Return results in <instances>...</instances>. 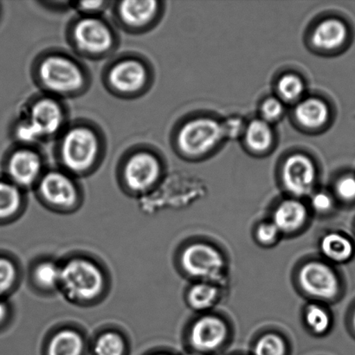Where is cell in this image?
<instances>
[{"instance_id":"cell-1","label":"cell","mask_w":355,"mask_h":355,"mask_svg":"<svg viewBox=\"0 0 355 355\" xmlns=\"http://www.w3.org/2000/svg\"><path fill=\"white\" fill-rule=\"evenodd\" d=\"M36 85L55 98H74L90 86L88 71L74 58L60 52H48L38 57L33 67Z\"/></svg>"},{"instance_id":"cell-2","label":"cell","mask_w":355,"mask_h":355,"mask_svg":"<svg viewBox=\"0 0 355 355\" xmlns=\"http://www.w3.org/2000/svg\"><path fill=\"white\" fill-rule=\"evenodd\" d=\"M104 139L94 125H69L58 138L57 157L61 168L72 176L89 175L104 159Z\"/></svg>"},{"instance_id":"cell-3","label":"cell","mask_w":355,"mask_h":355,"mask_svg":"<svg viewBox=\"0 0 355 355\" xmlns=\"http://www.w3.org/2000/svg\"><path fill=\"white\" fill-rule=\"evenodd\" d=\"M67 128V112L60 99L51 96L38 97L28 107L26 117L15 128L21 145L35 146L38 142L60 137Z\"/></svg>"},{"instance_id":"cell-4","label":"cell","mask_w":355,"mask_h":355,"mask_svg":"<svg viewBox=\"0 0 355 355\" xmlns=\"http://www.w3.org/2000/svg\"><path fill=\"white\" fill-rule=\"evenodd\" d=\"M69 44L89 60L109 58L118 47V36L103 17L78 16L68 28Z\"/></svg>"},{"instance_id":"cell-5","label":"cell","mask_w":355,"mask_h":355,"mask_svg":"<svg viewBox=\"0 0 355 355\" xmlns=\"http://www.w3.org/2000/svg\"><path fill=\"white\" fill-rule=\"evenodd\" d=\"M103 83L114 96L133 99L144 95L153 83V71L139 55H123L111 62L104 72Z\"/></svg>"},{"instance_id":"cell-6","label":"cell","mask_w":355,"mask_h":355,"mask_svg":"<svg viewBox=\"0 0 355 355\" xmlns=\"http://www.w3.org/2000/svg\"><path fill=\"white\" fill-rule=\"evenodd\" d=\"M103 276L98 267L85 259H73L61 268V284L76 300H90L103 288Z\"/></svg>"},{"instance_id":"cell-7","label":"cell","mask_w":355,"mask_h":355,"mask_svg":"<svg viewBox=\"0 0 355 355\" xmlns=\"http://www.w3.org/2000/svg\"><path fill=\"white\" fill-rule=\"evenodd\" d=\"M121 166L124 183L135 191L148 190L162 173L161 159L150 149L138 148L128 153Z\"/></svg>"},{"instance_id":"cell-8","label":"cell","mask_w":355,"mask_h":355,"mask_svg":"<svg viewBox=\"0 0 355 355\" xmlns=\"http://www.w3.org/2000/svg\"><path fill=\"white\" fill-rule=\"evenodd\" d=\"M225 137L223 125L210 118H198L181 127L177 145L184 155L197 156L214 149Z\"/></svg>"},{"instance_id":"cell-9","label":"cell","mask_w":355,"mask_h":355,"mask_svg":"<svg viewBox=\"0 0 355 355\" xmlns=\"http://www.w3.org/2000/svg\"><path fill=\"white\" fill-rule=\"evenodd\" d=\"M114 19L124 31L132 34L148 33L161 16L162 3L156 0H125L113 6Z\"/></svg>"},{"instance_id":"cell-10","label":"cell","mask_w":355,"mask_h":355,"mask_svg":"<svg viewBox=\"0 0 355 355\" xmlns=\"http://www.w3.org/2000/svg\"><path fill=\"white\" fill-rule=\"evenodd\" d=\"M44 161L34 146L20 145L6 161L9 180L19 187H28L38 183L44 175Z\"/></svg>"},{"instance_id":"cell-11","label":"cell","mask_w":355,"mask_h":355,"mask_svg":"<svg viewBox=\"0 0 355 355\" xmlns=\"http://www.w3.org/2000/svg\"><path fill=\"white\" fill-rule=\"evenodd\" d=\"M37 184L41 196L55 207H71L78 200L75 181L71 175L62 169L45 172Z\"/></svg>"},{"instance_id":"cell-12","label":"cell","mask_w":355,"mask_h":355,"mask_svg":"<svg viewBox=\"0 0 355 355\" xmlns=\"http://www.w3.org/2000/svg\"><path fill=\"white\" fill-rule=\"evenodd\" d=\"M182 266L191 276L211 279L219 276L224 261L212 247L197 243L184 250Z\"/></svg>"},{"instance_id":"cell-13","label":"cell","mask_w":355,"mask_h":355,"mask_svg":"<svg viewBox=\"0 0 355 355\" xmlns=\"http://www.w3.org/2000/svg\"><path fill=\"white\" fill-rule=\"evenodd\" d=\"M315 178V166L308 156L293 155L284 163V183L287 190L297 196H304L311 193Z\"/></svg>"},{"instance_id":"cell-14","label":"cell","mask_w":355,"mask_h":355,"mask_svg":"<svg viewBox=\"0 0 355 355\" xmlns=\"http://www.w3.org/2000/svg\"><path fill=\"white\" fill-rule=\"evenodd\" d=\"M299 281L302 288L315 297L331 299L336 297L339 290L335 273L321 263H309L302 267Z\"/></svg>"},{"instance_id":"cell-15","label":"cell","mask_w":355,"mask_h":355,"mask_svg":"<svg viewBox=\"0 0 355 355\" xmlns=\"http://www.w3.org/2000/svg\"><path fill=\"white\" fill-rule=\"evenodd\" d=\"M227 329L225 323L216 318H204L195 323L191 332V342L200 350L217 349L224 342Z\"/></svg>"},{"instance_id":"cell-16","label":"cell","mask_w":355,"mask_h":355,"mask_svg":"<svg viewBox=\"0 0 355 355\" xmlns=\"http://www.w3.org/2000/svg\"><path fill=\"white\" fill-rule=\"evenodd\" d=\"M347 30L345 24L339 19L323 20L315 27L312 35V43L321 50L332 51L345 43Z\"/></svg>"},{"instance_id":"cell-17","label":"cell","mask_w":355,"mask_h":355,"mask_svg":"<svg viewBox=\"0 0 355 355\" xmlns=\"http://www.w3.org/2000/svg\"><path fill=\"white\" fill-rule=\"evenodd\" d=\"M307 211L297 200H286L280 204L274 214V225L284 232H293L304 224Z\"/></svg>"},{"instance_id":"cell-18","label":"cell","mask_w":355,"mask_h":355,"mask_svg":"<svg viewBox=\"0 0 355 355\" xmlns=\"http://www.w3.org/2000/svg\"><path fill=\"white\" fill-rule=\"evenodd\" d=\"M295 117L302 126L318 128L327 123L329 117L328 105L318 98L302 101L295 107Z\"/></svg>"},{"instance_id":"cell-19","label":"cell","mask_w":355,"mask_h":355,"mask_svg":"<svg viewBox=\"0 0 355 355\" xmlns=\"http://www.w3.org/2000/svg\"><path fill=\"white\" fill-rule=\"evenodd\" d=\"M243 133H245L247 146L254 152H266L272 145L274 138L272 128L266 121L253 120L252 123L247 125Z\"/></svg>"},{"instance_id":"cell-20","label":"cell","mask_w":355,"mask_h":355,"mask_svg":"<svg viewBox=\"0 0 355 355\" xmlns=\"http://www.w3.org/2000/svg\"><path fill=\"white\" fill-rule=\"evenodd\" d=\"M83 340L79 334L64 330L52 338L49 346V355H82Z\"/></svg>"},{"instance_id":"cell-21","label":"cell","mask_w":355,"mask_h":355,"mask_svg":"<svg viewBox=\"0 0 355 355\" xmlns=\"http://www.w3.org/2000/svg\"><path fill=\"white\" fill-rule=\"evenodd\" d=\"M22 203L19 187L12 181L0 180V218L15 214Z\"/></svg>"},{"instance_id":"cell-22","label":"cell","mask_w":355,"mask_h":355,"mask_svg":"<svg viewBox=\"0 0 355 355\" xmlns=\"http://www.w3.org/2000/svg\"><path fill=\"white\" fill-rule=\"evenodd\" d=\"M322 250L327 257L334 261H345L353 253V245L345 236L339 234H329L322 241Z\"/></svg>"},{"instance_id":"cell-23","label":"cell","mask_w":355,"mask_h":355,"mask_svg":"<svg viewBox=\"0 0 355 355\" xmlns=\"http://www.w3.org/2000/svg\"><path fill=\"white\" fill-rule=\"evenodd\" d=\"M304 83L297 75H284L277 83L278 95L284 102L291 103L297 101L304 95Z\"/></svg>"},{"instance_id":"cell-24","label":"cell","mask_w":355,"mask_h":355,"mask_svg":"<svg viewBox=\"0 0 355 355\" xmlns=\"http://www.w3.org/2000/svg\"><path fill=\"white\" fill-rule=\"evenodd\" d=\"M34 277L40 286L51 288L61 284V268L51 262H44L36 267Z\"/></svg>"},{"instance_id":"cell-25","label":"cell","mask_w":355,"mask_h":355,"mask_svg":"<svg viewBox=\"0 0 355 355\" xmlns=\"http://www.w3.org/2000/svg\"><path fill=\"white\" fill-rule=\"evenodd\" d=\"M124 350L123 339L114 332L103 334L95 347L96 355H123Z\"/></svg>"},{"instance_id":"cell-26","label":"cell","mask_w":355,"mask_h":355,"mask_svg":"<svg viewBox=\"0 0 355 355\" xmlns=\"http://www.w3.org/2000/svg\"><path fill=\"white\" fill-rule=\"evenodd\" d=\"M217 297V290L208 284H198L191 288L188 300L194 309H204L210 307Z\"/></svg>"},{"instance_id":"cell-27","label":"cell","mask_w":355,"mask_h":355,"mask_svg":"<svg viewBox=\"0 0 355 355\" xmlns=\"http://www.w3.org/2000/svg\"><path fill=\"white\" fill-rule=\"evenodd\" d=\"M283 340L275 335H267L257 343L255 355H284Z\"/></svg>"},{"instance_id":"cell-28","label":"cell","mask_w":355,"mask_h":355,"mask_svg":"<svg viewBox=\"0 0 355 355\" xmlns=\"http://www.w3.org/2000/svg\"><path fill=\"white\" fill-rule=\"evenodd\" d=\"M111 6L110 1L71 2V8L76 10L78 16L102 17Z\"/></svg>"},{"instance_id":"cell-29","label":"cell","mask_w":355,"mask_h":355,"mask_svg":"<svg viewBox=\"0 0 355 355\" xmlns=\"http://www.w3.org/2000/svg\"><path fill=\"white\" fill-rule=\"evenodd\" d=\"M284 112V105L283 101L277 97H270L264 101L261 106V114L262 120L268 123H275L283 116Z\"/></svg>"},{"instance_id":"cell-30","label":"cell","mask_w":355,"mask_h":355,"mask_svg":"<svg viewBox=\"0 0 355 355\" xmlns=\"http://www.w3.org/2000/svg\"><path fill=\"white\" fill-rule=\"evenodd\" d=\"M306 321L314 332L322 334L329 329V318L328 314L323 309L313 306L308 309L306 315Z\"/></svg>"},{"instance_id":"cell-31","label":"cell","mask_w":355,"mask_h":355,"mask_svg":"<svg viewBox=\"0 0 355 355\" xmlns=\"http://www.w3.org/2000/svg\"><path fill=\"white\" fill-rule=\"evenodd\" d=\"M16 275L13 263L6 259H0V297L12 288Z\"/></svg>"},{"instance_id":"cell-32","label":"cell","mask_w":355,"mask_h":355,"mask_svg":"<svg viewBox=\"0 0 355 355\" xmlns=\"http://www.w3.org/2000/svg\"><path fill=\"white\" fill-rule=\"evenodd\" d=\"M336 191L339 196L345 200L355 198V178L345 176L342 178L336 184Z\"/></svg>"},{"instance_id":"cell-33","label":"cell","mask_w":355,"mask_h":355,"mask_svg":"<svg viewBox=\"0 0 355 355\" xmlns=\"http://www.w3.org/2000/svg\"><path fill=\"white\" fill-rule=\"evenodd\" d=\"M279 230L274 224H263L257 230V239L263 243H270L277 239Z\"/></svg>"},{"instance_id":"cell-34","label":"cell","mask_w":355,"mask_h":355,"mask_svg":"<svg viewBox=\"0 0 355 355\" xmlns=\"http://www.w3.org/2000/svg\"><path fill=\"white\" fill-rule=\"evenodd\" d=\"M312 205L316 211H327L332 207V200L328 194L319 193L313 198Z\"/></svg>"},{"instance_id":"cell-35","label":"cell","mask_w":355,"mask_h":355,"mask_svg":"<svg viewBox=\"0 0 355 355\" xmlns=\"http://www.w3.org/2000/svg\"><path fill=\"white\" fill-rule=\"evenodd\" d=\"M224 135L225 137H236L243 131V123L239 119L229 120L227 123L223 125Z\"/></svg>"},{"instance_id":"cell-36","label":"cell","mask_w":355,"mask_h":355,"mask_svg":"<svg viewBox=\"0 0 355 355\" xmlns=\"http://www.w3.org/2000/svg\"><path fill=\"white\" fill-rule=\"evenodd\" d=\"M6 306L1 300H0V322H1L3 320L6 318Z\"/></svg>"},{"instance_id":"cell-37","label":"cell","mask_w":355,"mask_h":355,"mask_svg":"<svg viewBox=\"0 0 355 355\" xmlns=\"http://www.w3.org/2000/svg\"><path fill=\"white\" fill-rule=\"evenodd\" d=\"M354 328H355V315H354Z\"/></svg>"}]
</instances>
